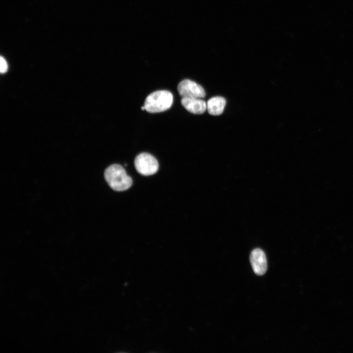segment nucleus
<instances>
[{
    "label": "nucleus",
    "mask_w": 353,
    "mask_h": 353,
    "mask_svg": "<svg viewBox=\"0 0 353 353\" xmlns=\"http://www.w3.org/2000/svg\"><path fill=\"white\" fill-rule=\"evenodd\" d=\"M104 175L107 183L115 191H125L132 185L131 178L120 165H110L105 170Z\"/></svg>",
    "instance_id": "f257e3e1"
},
{
    "label": "nucleus",
    "mask_w": 353,
    "mask_h": 353,
    "mask_svg": "<svg viewBox=\"0 0 353 353\" xmlns=\"http://www.w3.org/2000/svg\"><path fill=\"white\" fill-rule=\"evenodd\" d=\"M173 102V96L167 90H158L150 94L146 99L144 106L150 113H159L169 109Z\"/></svg>",
    "instance_id": "f03ea898"
},
{
    "label": "nucleus",
    "mask_w": 353,
    "mask_h": 353,
    "mask_svg": "<svg viewBox=\"0 0 353 353\" xmlns=\"http://www.w3.org/2000/svg\"><path fill=\"white\" fill-rule=\"evenodd\" d=\"M134 166L137 172L143 176H150L155 174L159 167L156 158L147 152L140 153L136 157Z\"/></svg>",
    "instance_id": "7ed1b4c3"
},
{
    "label": "nucleus",
    "mask_w": 353,
    "mask_h": 353,
    "mask_svg": "<svg viewBox=\"0 0 353 353\" xmlns=\"http://www.w3.org/2000/svg\"><path fill=\"white\" fill-rule=\"evenodd\" d=\"M177 90L182 98H203L206 95L202 86L190 79H184L179 82Z\"/></svg>",
    "instance_id": "20e7f679"
},
{
    "label": "nucleus",
    "mask_w": 353,
    "mask_h": 353,
    "mask_svg": "<svg viewBox=\"0 0 353 353\" xmlns=\"http://www.w3.org/2000/svg\"><path fill=\"white\" fill-rule=\"evenodd\" d=\"M250 260L253 272L259 276L264 275L267 269V262L265 253L259 248L254 249L251 252Z\"/></svg>",
    "instance_id": "39448f33"
},
{
    "label": "nucleus",
    "mask_w": 353,
    "mask_h": 353,
    "mask_svg": "<svg viewBox=\"0 0 353 353\" xmlns=\"http://www.w3.org/2000/svg\"><path fill=\"white\" fill-rule=\"evenodd\" d=\"M182 105L189 112L194 114H201L207 110L206 102L201 98H182Z\"/></svg>",
    "instance_id": "423d86ee"
},
{
    "label": "nucleus",
    "mask_w": 353,
    "mask_h": 353,
    "mask_svg": "<svg viewBox=\"0 0 353 353\" xmlns=\"http://www.w3.org/2000/svg\"><path fill=\"white\" fill-rule=\"evenodd\" d=\"M206 104L208 113L213 116H218L224 112L226 100L224 97L216 96L210 98Z\"/></svg>",
    "instance_id": "0eeeda50"
},
{
    "label": "nucleus",
    "mask_w": 353,
    "mask_h": 353,
    "mask_svg": "<svg viewBox=\"0 0 353 353\" xmlns=\"http://www.w3.org/2000/svg\"><path fill=\"white\" fill-rule=\"evenodd\" d=\"M8 70V65L5 59L2 56L0 58V72L1 74L5 73Z\"/></svg>",
    "instance_id": "6e6552de"
}]
</instances>
